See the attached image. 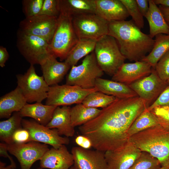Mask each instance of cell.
I'll list each match as a JSON object with an SVG mask.
<instances>
[{
    "instance_id": "d590c367",
    "label": "cell",
    "mask_w": 169,
    "mask_h": 169,
    "mask_svg": "<svg viewBox=\"0 0 169 169\" xmlns=\"http://www.w3.org/2000/svg\"><path fill=\"white\" fill-rule=\"evenodd\" d=\"M154 69L158 76L167 81L169 79V50L161 58Z\"/></svg>"
},
{
    "instance_id": "7402d4cb",
    "label": "cell",
    "mask_w": 169,
    "mask_h": 169,
    "mask_svg": "<svg viewBox=\"0 0 169 169\" xmlns=\"http://www.w3.org/2000/svg\"><path fill=\"white\" fill-rule=\"evenodd\" d=\"M27 103L18 86L0 98V118H9L13 112H19Z\"/></svg>"
},
{
    "instance_id": "cb8c5ba5",
    "label": "cell",
    "mask_w": 169,
    "mask_h": 169,
    "mask_svg": "<svg viewBox=\"0 0 169 169\" xmlns=\"http://www.w3.org/2000/svg\"><path fill=\"white\" fill-rule=\"evenodd\" d=\"M57 106L43 105L41 102L27 103L19 111L22 117H28L39 123L46 126L51 120Z\"/></svg>"
},
{
    "instance_id": "7c38bea8",
    "label": "cell",
    "mask_w": 169,
    "mask_h": 169,
    "mask_svg": "<svg viewBox=\"0 0 169 169\" xmlns=\"http://www.w3.org/2000/svg\"><path fill=\"white\" fill-rule=\"evenodd\" d=\"M58 17L37 15L26 18L21 21L19 29L46 40L49 44L55 31Z\"/></svg>"
},
{
    "instance_id": "ffe728a7",
    "label": "cell",
    "mask_w": 169,
    "mask_h": 169,
    "mask_svg": "<svg viewBox=\"0 0 169 169\" xmlns=\"http://www.w3.org/2000/svg\"><path fill=\"white\" fill-rule=\"evenodd\" d=\"M96 13L108 22L125 20L129 15L120 0H95Z\"/></svg>"
},
{
    "instance_id": "ab89813d",
    "label": "cell",
    "mask_w": 169,
    "mask_h": 169,
    "mask_svg": "<svg viewBox=\"0 0 169 169\" xmlns=\"http://www.w3.org/2000/svg\"><path fill=\"white\" fill-rule=\"evenodd\" d=\"M163 106H169V85L161 93L155 101L147 108V109L151 111L156 107Z\"/></svg>"
},
{
    "instance_id": "e575fe53",
    "label": "cell",
    "mask_w": 169,
    "mask_h": 169,
    "mask_svg": "<svg viewBox=\"0 0 169 169\" xmlns=\"http://www.w3.org/2000/svg\"><path fill=\"white\" fill-rule=\"evenodd\" d=\"M44 0H23V9L26 18L38 15L42 8Z\"/></svg>"
},
{
    "instance_id": "5bb4252c",
    "label": "cell",
    "mask_w": 169,
    "mask_h": 169,
    "mask_svg": "<svg viewBox=\"0 0 169 169\" xmlns=\"http://www.w3.org/2000/svg\"><path fill=\"white\" fill-rule=\"evenodd\" d=\"M168 85L167 81L161 79L152 68L149 75L128 86L138 96L145 100L149 106Z\"/></svg>"
},
{
    "instance_id": "d6986e66",
    "label": "cell",
    "mask_w": 169,
    "mask_h": 169,
    "mask_svg": "<svg viewBox=\"0 0 169 169\" xmlns=\"http://www.w3.org/2000/svg\"><path fill=\"white\" fill-rule=\"evenodd\" d=\"M51 54L40 63L44 79L49 86L58 84L64 79L71 66L65 61L60 62Z\"/></svg>"
},
{
    "instance_id": "8d00e7d4",
    "label": "cell",
    "mask_w": 169,
    "mask_h": 169,
    "mask_svg": "<svg viewBox=\"0 0 169 169\" xmlns=\"http://www.w3.org/2000/svg\"><path fill=\"white\" fill-rule=\"evenodd\" d=\"M60 14L59 0H44L38 15L58 17Z\"/></svg>"
},
{
    "instance_id": "7dc6e473",
    "label": "cell",
    "mask_w": 169,
    "mask_h": 169,
    "mask_svg": "<svg viewBox=\"0 0 169 169\" xmlns=\"http://www.w3.org/2000/svg\"><path fill=\"white\" fill-rule=\"evenodd\" d=\"M6 164L2 161L0 162V169H14L15 168L11 164L5 166Z\"/></svg>"
},
{
    "instance_id": "d4e9b609",
    "label": "cell",
    "mask_w": 169,
    "mask_h": 169,
    "mask_svg": "<svg viewBox=\"0 0 169 169\" xmlns=\"http://www.w3.org/2000/svg\"><path fill=\"white\" fill-rule=\"evenodd\" d=\"M60 13L73 17L86 13H96L95 0H59Z\"/></svg>"
},
{
    "instance_id": "f907efd6",
    "label": "cell",
    "mask_w": 169,
    "mask_h": 169,
    "mask_svg": "<svg viewBox=\"0 0 169 169\" xmlns=\"http://www.w3.org/2000/svg\"><path fill=\"white\" fill-rule=\"evenodd\" d=\"M167 82L168 84V85H169V79H168L167 81Z\"/></svg>"
},
{
    "instance_id": "4fadbf2b",
    "label": "cell",
    "mask_w": 169,
    "mask_h": 169,
    "mask_svg": "<svg viewBox=\"0 0 169 169\" xmlns=\"http://www.w3.org/2000/svg\"><path fill=\"white\" fill-rule=\"evenodd\" d=\"M22 125L29 131L31 141L49 145L55 149L69 143V137L61 136L56 129H50L35 120L22 119Z\"/></svg>"
},
{
    "instance_id": "e0dca14e",
    "label": "cell",
    "mask_w": 169,
    "mask_h": 169,
    "mask_svg": "<svg viewBox=\"0 0 169 169\" xmlns=\"http://www.w3.org/2000/svg\"><path fill=\"white\" fill-rule=\"evenodd\" d=\"M152 69L150 64L142 61L124 63L112 76L111 80L128 85L149 75Z\"/></svg>"
},
{
    "instance_id": "603a6c76",
    "label": "cell",
    "mask_w": 169,
    "mask_h": 169,
    "mask_svg": "<svg viewBox=\"0 0 169 169\" xmlns=\"http://www.w3.org/2000/svg\"><path fill=\"white\" fill-rule=\"evenodd\" d=\"M95 87L98 91L118 99H125L138 96L128 85L101 78L96 79Z\"/></svg>"
},
{
    "instance_id": "c3c4849f",
    "label": "cell",
    "mask_w": 169,
    "mask_h": 169,
    "mask_svg": "<svg viewBox=\"0 0 169 169\" xmlns=\"http://www.w3.org/2000/svg\"><path fill=\"white\" fill-rule=\"evenodd\" d=\"M159 169H169V165L161 166Z\"/></svg>"
},
{
    "instance_id": "ee69618b",
    "label": "cell",
    "mask_w": 169,
    "mask_h": 169,
    "mask_svg": "<svg viewBox=\"0 0 169 169\" xmlns=\"http://www.w3.org/2000/svg\"><path fill=\"white\" fill-rule=\"evenodd\" d=\"M9 57L8 53L6 49L3 46H0V66L3 68L5 66V63Z\"/></svg>"
},
{
    "instance_id": "6da1fadb",
    "label": "cell",
    "mask_w": 169,
    "mask_h": 169,
    "mask_svg": "<svg viewBox=\"0 0 169 169\" xmlns=\"http://www.w3.org/2000/svg\"><path fill=\"white\" fill-rule=\"evenodd\" d=\"M149 106L138 96L117 99L101 110L95 118L79 127L93 147L104 152L117 149L128 141L127 132L136 119Z\"/></svg>"
},
{
    "instance_id": "3957f363",
    "label": "cell",
    "mask_w": 169,
    "mask_h": 169,
    "mask_svg": "<svg viewBox=\"0 0 169 169\" xmlns=\"http://www.w3.org/2000/svg\"><path fill=\"white\" fill-rule=\"evenodd\" d=\"M129 141L157 159L161 166L169 165V129L159 124L130 136Z\"/></svg>"
},
{
    "instance_id": "ac0fdd59",
    "label": "cell",
    "mask_w": 169,
    "mask_h": 169,
    "mask_svg": "<svg viewBox=\"0 0 169 169\" xmlns=\"http://www.w3.org/2000/svg\"><path fill=\"white\" fill-rule=\"evenodd\" d=\"M74 164L73 156L65 145L58 149L51 148L40 160V166L42 168L69 169Z\"/></svg>"
},
{
    "instance_id": "74e56055",
    "label": "cell",
    "mask_w": 169,
    "mask_h": 169,
    "mask_svg": "<svg viewBox=\"0 0 169 169\" xmlns=\"http://www.w3.org/2000/svg\"><path fill=\"white\" fill-rule=\"evenodd\" d=\"M150 111L156 117L159 124L169 129V106L156 107Z\"/></svg>"
},
{
    "instance_id": "f6af8a7d",
    "label": "cell",
    "mask_w": 169,
    "mask_h": 169,
    "mask_svg": "<svg viewBox=\"0 0 169 169\" xmlns=\"http://www.w3.org/2000/svg\"><path fill=\"white\" fill-rule=\"evenodd\" d=\"M158 7L169 27V7L161 5Z\"/></svg>"
},
{
    "instance_id": "83f0119b",
    "label": "cell",
    "mask_w": 169,
    "mask_h": 169,
    "mask_svg": "<svg viewBox=\"0 0 169 169\" xmlns=\"http://www.w3.org/2000/svg\"><path fill=\"white\" fill-rule=\"evenodd\" d=\"M151 52L141 61L148 63L154 68L161 58L169 50V34H159L155 36Z\"/></svg>"
},
{
    "instance_id": "52a82bcc",
    "label": "cell",
    "mask_w": 169,
    "mask_h": 169,
    "mask_svg": "<svg viewBox=\"0 0 169 169\" xmlns=\"http://www.w3.org/2000/svg\"><path fill=\"white\" fill-rule=\"evenodd\" d=\"M17 86L21 90L27 102H41L46 99L50 86L43 76L37 75L33 65L30 64L24 74L16 75Z\"/></svg>"
},
{
    "instance_id": "4316f807",
    "label": "cell",
    "mask_w": 169,
    "mask_h": 169,
    "mask_svg": "<svg viewBox=\"0 0 169 169\" xmlns=\"http://www.w3.org/2000/svg\"><path fill=\"white\" fill-rule=\"evenodd\" d=\"M97 41L90 38H79L64 61L71 67L75 66L80 59L94 51Z\"/></svg>"
},
{
    "instance_id": "7bdbcfd3",
    "label": "cell",
    "mask_w": 169,
    "mask_h": 169,
    "mask_svg": "<svg viewBox=\"0 0 169 169\" xmlns=\"http://www.w3.org/2000/svg\"><path fill=\"white\" fill-rule=\"evenodd\" d=\"M7 145L3 142L0 143V156L8 158L11 162V164L15 168L16 164L12 158L8 153Z\"/></svg>"
},
{
    "instance_id": "8fae6325",
    "label": "cell",
    "mask_w": 169,
    "mask_h": 169,
    "mask_svg": "<svg viewBox=\"0 0 169 169\" xmlns=\"http://www.w3.org/2000/svg\"><path fill=\"white\" fill-rule=\"evenodd\" d=\"M7 145L8 151L17 158L21 169H30L33 164L40 160L49 149L48 145L33 141Z\"/></svg>"
},
{
    "instance_id": "2e32d148",
    "label": "cell",
    "mask_w": 169,
    "mask_h": 169,
    "mask_svg": "<svg viewBox=\"0 0 169 169\" xmlns=\"http://www.w3.org/2000/svg\"><path fill=\"white\" fill-rule=\"evenodd\" d=\"M71 153L74 164L79 169H108L103 151L75 146L72 148Z\"/></svg>"
},
{
    "instance_id": "44dd1931",
    "label": "cell",
    "mask_w": 169,
    "mask_h": 169,
    "mask_svg": "<svg viewBox=\"0 0 169 169\" xmlns=\"http://www.w3.org/2000/svg\"><path fill=\"white\" fill-rule=\"evenodd\" d=\"M70 110L71 108L68 106H57L51 120L46 126L50 129H56L61 136L73 137L75 131L71 124Z\"/></svg>"
},
{
    "instance_id": "f546056e",
    "label": "cell",
    "mask_w": 169,
    "mask_h": 169,
    "mask_svg": "<svg viewBox=\"0 0 169 169\" xmlns=\"http://www.w3.org/2000/svg\"><path fill=\"white\" fill-rule=\"evenodd\" d=\"M22 117L20 112H14L8 120L0 122V139L7 144L13 143L12 137L14 132L23 127Z\"/></svg>"
},
{
    "instance_id": "d6a6232c",
    "label": "cell",
    "mask_w": 169,
    "mask_h": 169,
    "mask_svg": "<svg viewBox=\"0 0 169 169\" xmlns=\"http://www.w3.org/2000/svg\"><path fill=\"white\" fill-rule=\"evenodd\" d=\"M161 166L159 161L146 152H142L129 169H159Z\"/></svg>"
},
{
    "instance_id": "7a4b0ae2",
    "label": "cell",
    "mask_w": 169,
    "mask_h": 169,
    "mask_svg": "<svg viewBox=\"0 0 169 169\" xmlns=\"http://www.w3.org/2000/svg\"><path fill=\"white\" fill-rule=\"evenodd\" d=\"M108 35L115 39L122 55L131 61H141L151 52L155 42L132 20L109 22Z\"/></svg>"
},
{
    "instance_id": "8992f818",
    "label": "cell",
    "mask_w": 169,
    "mask_h": 169,
    "mask_svg": "<svg viewBox=\"0 0 169 169\" xmlns=\"http://www.w3.org/2000/svg\"><path fill=\"white\" fill-rule=\"evenodd\" d=\"M104 73L93 51L86 56L80 64L71 67L66 77V84L84 89L93 88L96 79L101 78Z\"/></svg>"
},
{
    "instance_id": "5b68a950",
    "label": "cell",
    "mask_w": 169,
    "mask_h": 169,
    "mask_svg": "<svg viewBox=\"0 0 169 169\" xmlns=\"http://www.w3.org/2000/svg\"><path fill=\"white\" fill-rule=\"evenodd\" d=\"M79 39L73 27L72 17L60 13L55 31L49 44L51 53L61 61L65 60Z\"/></svg>"
},
{
    "instance_id": "60d3db41",
    "label": "cell",
    "mask_w": 169,
    "mask_h": 169,
    "mask_svg": "<svg viewBox=\"0 0 169 169\" xmlns=\"http://www.w3.org/2000/svg\"><path fill=\"white\" fill-rule=\"evenodd\" d=\"M75 141L79 147L83 148L89 149L93 147L90 140L85 136L82 135L76 137Z\"/></svg>"
},
{
    "instance_id": "1f68e13d",
    "label": "cell",
    "mask_w": 169,
    "mask_h": 169,
    "mask_svg": "<svg viewBox=\"0 0 169 169\" xmlns=\"http://www.w3.org/2000/svg\"><path fill=\"white\" fill-rule=\"evenodd\" d=\"M117 98L114 96L109 95L96 91L88 95L82 103L87 107L95 108H102L103 109L110 105Z\"/></svg>"
},
{
    "instance_id": "f1b7e54d",
    "label": "cell",
    "mask_w": 169,
    "mask_h": 169,
    "mask_svg": "<svg viewBox=\"0 0 169 169\" xmlns=\"http://www.w3.org/2000/svg\"><path fill=\"white\" fill-rule=\"evenodd\" d=\"M101 110L86 106L82 103L76 104L71 108V124L75 127L81 126L95 118Z\"/></svg>"
},
{
    "instance_id": "ba28073f",
    "label": "cell",
    "mask_w": 169,
    "mask_h": 169,
    "mask_svg": "<svg viewBox=\"0 0 169 169\" xmlns=\"http://www.w3.org/2000/svg\"><path fill=\"white\" fill-rule=\"evenodd\" d=\"M17 46L21 54L30 64H39L52 54L49 44L46 40L20 29L17 33Z\"/></svg>"
},
{
    "instance_id": "f35d334b",
    "label": "cell",
    "mask_w": 169,
    "mask_h": 169,
    "mask_svg": "<svg viewBox=\"0 0 169 169\" xmlns=\"http://www.w3.org/2000/svg\"><path fill=\"white\" fill-rule=\"evenodd\" d=\"M13 143L23 144L31 141L29 131L23 127L17 129L13 134Z\"/></svg>"
},
{
    "instance_id": "b9f144b4",
    "label": "cell",
    "mask_w": 169,
    "mask_h": 169,
    "mask_svg": "<svg viewBox=\"0 0 169 169\" xmlns=\"http://www.w3.org/2000/svg\"><path fill=\"white\" fill-rule=\"evenodd\" d=\"M138 8L143 17H145L149 9V0H136Z\"/></svg>"
},
{
    "instance_id": "bcb514c9",
    "label": "cell",
    "mask_w": 169,
    "mask_h": 169,
    "mask_svg": "<svg viewBox=\"0 0 169 169\" xmlns=\"http://www.w3.org/2000/svg\"><path fill=\"white\" fill-rule=\"evenodd\" d=\"M157 5L169 7V0H153Z\"/></svg>"
},
{
    "instance_id": "4dcf8cb0",
    "label": "cell",
    "mask_w": 169,
    "mask_h": 169,
    "mask_svg": "<svg viewBox=\"0 0 169 169\" xmlns=\"http://www.w3.org/2000/svg\"><path fill=\"white\" fill-rule=\"evenodd\" d=\"M159 124L156 117L147 108L136 119L130 127L127 132L129 138L135 134Z\"/></svg>"
},
{
    "instance_id": "9a60e30c",
    "label": "cell",
    "mask_w": 169,
    "mask_h": 169,
    "mask_svg": "<svg viewBox=\"0 0 169 169\" xmlns=\"http://www.w3.org/2000/svg\"><path fill=\"white\" fill-rule=\"evenodd\" d=\"M142 151L128 141L121 147L105 152L108 169H129Z\"/></svg>"
},
{
    "instance_id": "681fc988",
    "label": "cell",
    "mask_w": 169,
    "mask_h": 169,
    "mask_svg": "<svg viewBox=\"0 0 169 169\" xmlns=\"http://www.w3.org/2000/svg\"><path fill=\"white\" fill-rule=\"evenodd\" d=\"M69 169H79L76 165L74 164Z\"/></svg>"
},
{
    "instance_id": "30bf717a",
    "label": "cell",
    "mask_w": 169,
    "mask_h": 169,
    "mask_svg": "<svg viewBox=\"0 0 169 169\" xmlns=\"http://www.w3.org/2000/svg\"><path fill=\"white\" fill-rule=\"evenodd\" d=\"M98 91L96 88L84 89L65 84L50 86L46 105L56 106H68L82 103L90 93Z\"/></svg>"
},
{
    "instance_id": "836d02e7",
    "label": "cell",
    "mask_w": 169,
    "mask_h": 169,
    "mask_svg": "<svg viewBox=\"0 0 169 169\" xmlns=\"http://www.w3.org/2000/svg\"><path fill=\"white\" fill-rule=\"evenodd\" d=\"M125 8L132 21L140 29L144 27L143 16L138 7L136 0H120Z\"/></svg>"
},
{
    "instance_id": "9c48e42d",
    "label": "cell",
    "mask_w": 169,
    "mask_h": 169,
    "mask_svg": "<svg viewBox=\"0 0 169 169\" xmlns=\"http://www.w3.org/2000/svg\"><path fill=\"white\" fill-rule=\"evenodd\" d=\"M72 24L79 38L97 40L108 34L109 23L95 13H86L72 17Z\"/></svg>"
},
{
    "instance_id": "484cf974",
    "label": "cell",
    "mask_w": 169,
    "mask_h": 169,
    "mask_svg": "<svg viewBox=\"0 0 169 169\" xmlns=\"http://www.w3.org/2000/svg\"><path fill=\"white\" fill-rule=\"evenodd\" d=\"M149 9L145 17L149 27L150 36L153 38L157 35L169 34V27L158 7L153 0H149Z\"/></svg>"
},
{
    "instance_id": "277c9868",
    "label": "cell",
    "mask_w": 169,
    "mask_h": 169,
    "mask_svg": "<svg viewBox=\"0 0 169 169\" xmlns=\"http://www.w3.org/2000/svg\"><path fill=\"white\" fill-rule=\"evenodd\" d=\"M97 63L104 72L112 76L126 59L112 36L106 35L97 41L94 51Z\"/></svg>"
},
{
    "instance_id": "816d5d0a",
    "label": "cell",
    "mask_w": 169,
    "mask_h": 169,
    "mask_svg": "<svg viewBox=\"0 0 169 169\" xmlns=\"http://www.w3.org/2000/svg\"><path fill=\"white\" fill-rule=\"evenodd\" d=\"M43 168H42L41 167H40V168H38L37 169H43Z\"/></svg>"
}]
</instances>
